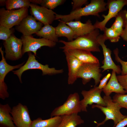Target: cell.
<instances>
[{
    "mask_svg": "<svg viewBox=\"0 0 127 127\" xmlns=\"http://www.w3.org/2000/svg\"><path fill=\"white\" fill-rule=\"evenodd\" d=\"M100 34L99 29L96 28L91 32L79 37L71 41L59 40V42L64 44V46L60 48L63 50V52L69 49H76L100 52V45L97 39Z\"/></svg>",
    "mask_w": 127,
    "mask_h": 127,
    "instance_id": "obj_1",
    "label": "cell"
},
{
    "mask_svg": "<svg viewBox=\"0 0 127 127\" xmlns=\"http://www.w3.org/2000/svg\"><path fill=\"white\" fill-rule=\"evenodd\" d=\"M107 3L103 0H92L85 7L72 11L68 14L61 15L56 14L55 20H60L65 23L72 21L74 20L78 21L82 16L94 15L100 16L99 13L106 11Z\"/></svg>",
    "mask_w": 127,
    "mask_h": 127,
    "instance_id": "obj_2",
    "label": "cell"
},
{
    "mask_svg": "<svg viewBox=\"0 0 127 127\" xmlns=\"http://www.w3.org/2000/svg\"><path fill=\"white\" fill-rule=\"evenodd\" d=\"M103 99L106 104V106L103 107L99 105H93L92 108L97 107L100 109L105 115V119L101 122H95L98 127L104 124L107 121L110 119L113 120L114 127L120 121L127 117V116L123 115L120 111L121 107L117 103L112 101L111 97L109 96L104 95Z\"/></svg>",
    "mask_w": 127,
    "mask_h": 127,
    "instance_id": "obj_3",
    "label": "cell"
},
{
    "mask_svg": "<svg viewBox=\"0 0 127 127\" xmlns=\"http://www.w3.org/2000/svg\"><path fill=\"white\" fill-rule=\"evenodd\" d=\"M28 57L26 63L18 70L12 71L13 73L16 75L20 82L22 83L21 76L25 71L30 69H38L41 70L42 75H52L62 73L64 72L63 69H56L55 68H50L48 64L43 65L39 63L36 58L35 55L31 52H28Z\"/></svg>",
    "mask_w": 127,
    "mask_h": 127,
    "instance_id": "obj_4",
    "label": "cell"
},
{
    "mask_svg": "<svg viewBox=\"0 0 127 127\" xmlns=\"http://www.w3.org/2000/svg\"><path fill=\"white\" fill-rule=\"evenodd\" d=\"M28 15V9L27 8L11 10L0 8V25L11 28L14 26L18 25Z\"/></svg>",
    "mask_w": 127,
    "mask_h": 127,
    "instance_id": "obj_5",
    "label": "cell"
},
{
    "mask_svg": "<svg viewBox=\"0 0 127 127\" xmlns=\"http://www.w3.org/2000/svg\"><path fill=\"white\" fill-rule=\"evenodd\" d=\"M80 101L78 93L70 94L63 105L56 108L52 111L51 117L78 114L82 111Z\"/></svg>",
    "mask_w": 127,
    "mask_h": 127,
    "instance_id": "obj_6",
    "label": "cell"
},
{
    "mask_svg": "<svg viewBox=\"0 0 127 127\" xmlns=\"http://www.w3.org/2000/svg\"><path fill=\"white\" fill-rule=\"evenodd\" d=\"M100 66V64L82 63L78 70L77 78H81L84 85L93 79L95 81V86H96L100 82L102 76Z\"/></svg>",
    "mask_w": 127,
    "mask_h": 127,
    "instance_id": "obj_7",
    "label": "cell"
},
{
    "mask_svg": "<svg viewBox=\"0 0 127 127\" xmlns=\"http://www.w3.org/2000/svg\"><path fill=\"white\" fill-rule=\"evenodd\" d=\"M21 39L23 43V55L26 52H32L36 56L37 51L41 47L46 46L52 48L55 47L56 44V42L43 38H34L32 35H23Z\"/></svg>",
    "mask_w": 127,
    "mask_h": 127,
    "instance_id": "obj_8",
    "label": "cell"
},
{
    "mask_svg": "<svg viewBox=\"0 0 127 127\" xmlns=\"http://www.w3.org/2000/svg\"><path fill=\"white\" fill-rule=\"evenodd\" d=\"M3 44L6 60H16L22 57L23 43L21 39L17 38L13 34L8 40L4 41Z\"/></svg>",
    "mask_w": 127,
    "mask_h": 127,
    "instance_id": "obj_9",
    "label": "cell"
},
{
    "mask_svg": "<svg viewBox=\"0 0 127 127\" xmlns=\"http://www.w3.org/2000/svg\"><path fill=\"white\" fill-rule=\"evenodd\" d=\"M127 5V0H108L107 7L109 9L107 15H102L104 20L99 22L97 20L94 25L95 28L103 31L108 21L113 17H115L124 6Z\"/></svg>",
    "mask_w": 127,
    "mask_h": 127,
    "instance_id": "obj_10",
    "label": "cell"
},
{
    "mask_svg": "<svg viewBox=\"0 0 127 127\" xmlns=\"http://www.w3.org/2000/svg\"><path fill=\"white\" fill-rule=\"evenodd\" d=\"M11 114L13 121L17 127H31V119L27 107L19 103L12 109Z\"/></svg>",
    "mask_w": 127,
    "mask_h": 127,
    "instance_id": "obj_11",
    "label": "cell"
},
{
    "mask_svg": "<svg viewBox=\"0 0 127 127\" xmlns=\"http://www.w3.org/2000/svg\"><path fill=\"white\" fill-rule=\"evenodd\" d=\"M102 91V90L100 89L96 86H94L93 88L88 91H82L81 94L83 98L80 101L82 111L87 112L88 105H92L93 103L103 107L106 106L103 98L101 96Z\"/></svg>",
    "mask_w": 127,
    "mask_h": 127,
    "instance_id": "obj_12",
    "label": "cell"
},
{
    "mask_svg": "<svg viewBox=\"0 0 127 127\" xmlns=\"http://www.w3.org/2000/svg\"><path fill=\"white\" fill-rule=\"evenodd\" d=\"M30 7L32 15L44 25L50 24L55 20L56 13L52 10L32 3H31Z\"/></svg>",
    "mask_w": 127,
    "mask_h": 127,
    "instance_id": "obj_13",
    "label": "cell"
},
{
    "mask_svg": "<svg viewBox=\"0 0 127 127\" xmlns=\"http://www.w3.org/2000/svg\"><path fill=\"white\" fill-rule=\"evenodd\" d=\"M43 24L36 20L32 15H28L24 18L15 28L24 36L32 35L36 34L42 27Z\"/></svg>",
    "mask_w": 127,
    "mask_h": 127,
    "instance_id": "obj_14",
    "label": "cell"
},
{
    "mask_svg": "<svg viewBox=\"0 0 127 127\" xmlns=\"http://www.w3.org/2000/svg\"><path fill=\"white\" fill-rule=\"evenodd\" d=\"M97 40L100 46L102 47L104 56L103 65L101 67L103 69L102 72L108 69H112L117 74L121 73L122 70L119 65H116L113 61L111 57V51L107 48L105 44L106 40L103 35L100 34L97 37Z\"/></svg>",
    "mask_w": 127,
    "mask_h": 127,
    "instance_id": "obj_15",
    "label": "cell"
},
{
    "mask_svg": "<svg viewBox=\"0 0 127 127\" xmlns=\"http://www.w3.org/2000/svg\"><path fill=\"white\" fill-rule=\"evenodd\" d=\"M2 59L0 61V92H5L7 91L8 87L4 81L5 78L10 71L16 69H19L23 65L24 62L15 66H12L8 64L4 56V52L1 47L0 48Z\"/></svg>",
    "mask_w": 127,
    "mask_h": 127,
    "instance_id": "obj_16",
    "label": "cell"
},
{
    "mask_svg": "<svg viewBox=\"0 0 127 127\" xmlns=\"http://www.w3.org/2000/svg\"><path fill=\"white\" fill-rule=\"evenodd\" d=\"M63 52L65 55L68 67V83L69 85L72 84L77 79V73L82 63L67 51Z\"/></svg>",
    "mask_w": 127,
    "mask_h": 127,
    "instance_id": "obj_17",
    "label": "cell"
},
{
    "mask_svg": "<svg viewBox=\"0 0 127 127\" xmlns=\"http://www.w3.org/2000/svg\"><path fill=\"white\" fill-rule=\"evenodd\" d=\"M65 23L73 31L75 39L79 37L88 33L96 29L90 20H88L84 23L79 20L71 21Z\"/></svg>",
    "mask_w": 127,
    "mask_h": 127,
    "instance_id": "obj_18",
    "label": "cell"
},
{
    "mask_svg": "<svg viewBox=\"0 0 127 127\" xmlns=\"http://www.w3.org/2000/svg\"><path fill=\"white\" fill-rule=\"evenodd\" d=\"M116 73L115 71L112 70L109 82L102 89L106 96H109L112 92L121 94H125L126 93L118 82Z\"/></svg>",
    "mask_w": 127,
    "mask_h": 127,
    "instance_id": "obj_19",
    "label": "cell"
},
{
    "mask_svg": "<svg viewBox=\"0 0 127 127\" xmlns=\"http://www.w3.org/2000/svg\"><path fill=\"white\" fill-rule=\"evenodd\" d=\"M65 51L75 56L82 63L100 64L98 59L91 52L76 49H69Z\"/></svg>",
    "mask_w": 127,
    "mask_h": 127,
    "instance_id": "obj_20",
    "label": "cell"
},
{
    "mask_svg": "<svg viewBox=\"0 0 127 127\" xmlns=\"http://www.w3.org/2000/svg\"><path fill=\"white\" fill-rule=\"evenodd\" d=\"M12 108L8 104H0V127H17L10 114Z\"/></svg>",
    "mask_w": 127,
    "mask_h": 127,
    "instance_id": "obj_21",
    "label": "cell"
},
{
    "mask_svg": "<svg viewBox=\"0 0 127 127\" xmlns=\"http://www.w3.org/2000/svg\"><path fill=\"white\" fill-rule=\"evenodd\" d=\"M61 121L57 127H76L84 123V121L78 114L61 116Z\"/></svg>",
    "mask_w": 127,
    "mask_h": 127,
    "instance_id": "obj_22",
    "label": "cell"
},
{
    "mask_svg": "<svg viewBox=\"0 0 127 127\" xmlns=\"http://www.w3.org/2000/svg\"><path fill=\"white\" fill-rule=\"evenodd\" d=\"M60 22L55 28L56 34L58 37H66L68 41L75 39L74 32L72 29L67 25L65 22L60 20H58Z\"/></svg>",
    "mask_w": 127,
    "mask_h": 127,
    "instance_id": "obj_23",
    "label": "cell"
},
{
    "mask_svg": "<svg viewBox=\"0 0 127 127\" xmlns=\"http://www.w3.org/2000/svg\"><path fill=\"white\" fill-rule=\"evenodd\" d=\"M61 120V116H56L46 119L39 118L32 121L31 127H57Z\"/></svg>",
    "mask_w": 127,
    "mask_h": 127,
    "instance_id": "obj_24",
    "label": "cell"
},
{
    "mask_svg": "<svg viewBox=\"0 0 127 127\" xmlns=\"http://www.w3.org/2000/svg\"><path fill=\"white\" fill-rule=\"evenodd\" d=\"M37 36L56 43L58 42L55 28L49 24L44 25L36 33Z\"/></svg>",
    "mask_w": 127,
    "mask_h": 127,
    "instance_id": "obj_25",
    "label": "cell"
},
{
    "mask_svg": "<svg viewBox=\"0 0 127 127\" xmlns=\"http://www.w3.org/2000/svg\"><path fill=\"white\" fill-rule=\"evenodd\" d=\"M29 0H7L6 1V7L7 10H12L27 8H28L31 4Z\"/></svg>",
    "mask_w": 127,
    "mask_h": 127,
    "instance_id": "obj_26",
    "label": "cell"
},
{
    "mask_svg": "<svg viewBox=\"0 0 127 127\" xmlns=\"http://www.w3.org/2000/svg\"><path fill=\"white\" fill-rule=\"evenodd\" d=\"M115 20L111 27L120 36L123 29V27L125 26V18L124 12L120 11L115 17Z\"/></svg>",
    "mask_w": 127,
    "mask_h": 127,
    "instance_id": "obj_27",
    "label": "cell"
},
{
    "mask_svg": "<svg viewBox=\"0 0 127 127\" xmlns=\"http://www.w3.org/2000/svg\"><path fill=\"white\" fill-rule=\"evenodd\" d=\"M30 1L33 4H39L41 6L51 10L62 4L65 1L64 0H31Z\"/></svg>",
    "mask_w": 127,
    "mask_h": 127,
    "instance_id": "obj_28",
    "label": "cell"
},
{
    "mask_svg": "<svg viewBox=\"0 0 127 127\" xmlns=\"http://www.w3.org/2000/svg\"><path fill=\"white\" fill-rule=\"evenodd\" d=\"M103 34L106 40H108L111 42H118L120 38V35L111 27H105Z\"/></svg>",
    "mask_w": 127,
    "mask_h": 127,
    "instance_id": "obj_29",
    "label": "cell"
},
{
    "mask_svg": "<svg viewBox=\"0 0 127 127\" xmlns=\"http://www.w3.org/2000/svg\"><path fill=\"white\" fill-rule=\"evenodd\" d=\"M112 101L122 108L127 109V94H116L113 97Z\"/></svg>",
    "mask_w": 127,
    "mask_h": 127,
    "instance_id": "obj_30",
    "label": "cell"
},
{
    "mask_svg": "<svg viewBox=\"0 0 127 127\" xmlns=\"http://www.w3.org/2000/svg\"><path fill=\"white\" fill-rule=\"evenodd\" d=\"M14 31L13 28L9 29L4 26L0 25V39L6 41L13 34Z\"/></svg>",
    "mask_w": 127,
    "mask_h": 127,
    "instance_id": "obj_31",
    "label": "cell"
},
{
    "mask_svg": "<svg viewBox=\"0 0 127 127\" xmlns=\"http://www.w3.org/2000/svg\"><path fill=\"white\" fill-rule=\"evenodd\" d=\"M113 52L115 55V60L121 65L122 70L121 75H124L127 74V61H124L119 58V50L117 48L114 50Z\"/></svg>",
    "mask_w": 127,
    "mask_h": 127,
    "instance_id": "obj_32",
    "label": "cell"
},
{
    "mask_svg": "<svg viewBox=\"0 0 127 127\" xmlns=\"http://www.w3.org/2000/svg\"><path fill=\"white\" fill-rule=\"evenodd\" d=\"M116 77L120 84L127 93V74L117 75Z\"/></svg>",
    "mask_w": 127,
    "mask_h": 127,
    "instance_id": "obj_33",
    "label": "cell"
},
{
    "mask_svg": "<svg viewBox=\"0 0 127 127\" xmlns=\"http://www.w3.org/2000/svg\"><path fill=\"white\" fill-rule=\"evenodd\" d=\"M72 5V10L73 11L81 8L83 4H86L87 2V0H73Z\"/></svg>",
    "mask_w": 127,
    "mask_h": 127,
    "instance_id": "obj_34",
    "label": "cell"
},
{
    "mask_svg": "<svg viewBox=\"0 0 127 127\" xmlns=\"http://www.w3.org/2000/svg\"><path fill=\"white\" fill-rule=\"evenodd\" d=\"M111 75L110 73H108L100 81V84L98 88L101 90L102 89L105 87L107 84V81L110 78Z\"/></svg>",
    "mask_w": 127,
    "mask_h": 127,
    "instance_id": "obj_35",
    "label": "cell"
},
{
    "mask_svg": "<svg viewBox=\"0 0 127 127\" xmlns=\"http://www.w3.org/2000/svg\"><path fill=\"white\" fill-rule=\"evenodd\" d=\"M120 36L124 40L127 42V20L125 19V28L123 29Z\"/></svg>",
    "mask_w": 127,
    "mask_h": 127,
    "instance_id": "obj_36",
    "label": "cell"
},
{
    "mask_svg": "<svg viewBox=\"0 0 127 127\" xmlns=\"http://www.w3.org/2000/svg\"><path fill=\"white\" fill-rule=\"evenodd\" d=\"M127 125V117L118 123L114 127H124Z\"/></svg>",
    "mask_w": 127,
    "mask_h": 127,
    "instance_id": "obj_37",
    "label": "cell"
},
{
    "mask_svg": "<svg viewBox=\"0 0 127 127\" xmlns=\"http://www.w3.org/2000/svg\"><path fill=\"white\" fill-rule=\"evenodd\" d=\"M6 1V0H0V5L2 6L4 4L5 5Z\"/></svg>",
    "mask_w": 127,
    "mask_h": 127,
    "instance_id": "obj_38",
    "label": "cell"
},
{
    "mask_svg": "<svg viewBox=\"0 0 127 127\" xmlns=\"http://www.w3.org/2000/svg\"><path fill=\"white\" fill-rule=\"evenodd\" d=\"M124 12L125 19L127 20V11H124Z\"/></svg>",
    "mask_w": 127,
    "mask_h": 127,
    "instance_id": "obj_39",
    "label": "cell"
}]
</instances>
